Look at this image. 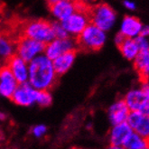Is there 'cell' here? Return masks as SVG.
<instances>
[{"instance_id": "obj_32", "label": "cell", "mask_w": 149, "mask_h": 149, "mask_svg": "<svg viewBox=\"0 0 149 149\" xmlns=\"http://www.w3.org/2000/svg\"><path fill=\"white\" fill-rule=\"evenodd\" d=\"M141 149H149V145H148L147 146H146V147H144V148H141Z\"/></svg>"}, {"instance_id": "obj_8", "label": "cell", "mask_w": 149, "mask_h": 149, "mask_svg": "<svg viewBox=\"0 0 149 149\" xmlns=\"http://www.w3.org/2000/svg\"><path fill=\"white\" fill-rule=\"evenodd\" d=\"M127 122L134 132L149 141V114L130 111Z\"/></svg>"}, {"instance_id": "obj_16", "label": "cell", "mask_w": 149, "mask_h": 149, "mask_svg": "<svg viewBox=\"0 0 149 149\" xmlns=\"http://www.w3.org/2000/svg\"><path fill=\"white\" fill-rule=\"evenodd\" d=\"M116 43L121 54L128 60H134L138 54L139 49L135 39L126 37L119 33L116 37Z\"/></svg>"}, {"instance_id": "obj_7", "label": "cell", "mask_w": 149, "mask_h": 149, "mask_svg": "<svg viewBox=\"0 0 149 149\" xmlns=\"http://www.w3.org/2000/svg\"><path fill=\"white\" fill-rule=\"evenodd\" d=\"M38 91L33 88L29 83H20L13 93L11 100L18 106L29 107L36 102Z\"/></svg>"}, {"instance_id": "obj_31", "label": "cell", "mask_w": 149, "mask_h": 149, "mask_svg": "<svg viewBox=\"0 0 149 149\" xmlns=\"http://www.w3.org/2000/svg\"><path fill=\"white\" fill-rule=\"evenodd\" d=\"M83 1H85V2H89V1H95V0H83Z\"/></svg>"}, {"instance_id": "obj_9", "label": "cell", "mask_w": 149, "mask_h": 149, "mask_svg": "<svg viewBox=\"0 0 149 149\" xmlns=\"http://www.w3.org/2000/svg\"><path fill=\"white\" fill-rule=\"evenodd\" d=\"M6 65L9 68L16 81L24 83L28 81V64L19 55L14 54L6 58Z\"/></svg>"}, {"instance_id": "obj_19", "label": "cell", "mask_w": 149, "mask_h": 149, "mask_svg": "<svg viewBox=\"0 0 149 149\" xmlns=\"http://www.w3.org/2000/svg\"><path fill=\"white\" fill-rule=\"evenodd\" d=\"M143 28L140 20L135 16H125L121 25L120 33L128 38H133L139 36L140 32Z\"/></svg>"}, {"instance_id": "obj_12", "label": "cell", "mask_w": 149, "mask_h": 149, "mask_svg": "<svg viewBox=\"0 0 149 149\" xmlns=\"http://www.w3.org/2000/svg\"><path fill=\"white\" fill-rule=\"evenodd\" d=\"M18 82L6 64L0 67V96L11 99Z\"/></svg>"}, {"instance_id": "obj_18", "label": "cell", "mask_w": 149, "mask_h": 149, "mask_svg": "<svg viewBox=\"0 0 149 149\" xmlns=\"http://www.w3.org/2000/svg\"><path fill=\"white\" fill-rule=\"evenodd\" d=\"M149 50V49H148ZM135 60V69L142 84L148 82L149 78V52L148 51L139 52Z\"/></svg>"}, {"instance_id": "obj_15", "label": "cell", "mask_w": 149, "mask_h": 149, "mask_svg": "<svg viewBox=\"0 0 149 149\" xmlns=\"http://www.w3.org/2000/svg\"><path fill=\"white\" fill-rule=\"evenodd\" d=\"M109 119L112 126L126 122L130 110L124 100H119L113 103L109 109Z\"/></svg>"}, {"instance_id": "obj_13", "label": "cell", "mask_w": 149, "mask_h": 149, "mask_svg": "<svg viewBox=\"0 0 149 149\" xmlns=\"http://www.w3.org/2000/svg\"><path fill=\"white\" fill-rule=\"evenodd\" d=\"M132 132L133 130L127 121L112 126L109 136L110 145L123 146L127 138L132 134Z\"/></svg>"}, {"instance_id": "obj_26", "label": "cell", "mask_w": 149, "mask_h": 149, "mask_svg": "<svg viewBox=\"0 0 149 149\" xmlns=\"http://www.w3.org/2000/svg\"><path fill=\"white\" fill-rule=\"evenodd\" d=\"M142 88L141 89L145 91L146 97H147V113L146 114H149V83L146 82V83H144L142 84Z\"/></svg>"}, {"instance_id": "obj_4", "label": "cell", "mask_w": 149, "mask_h": 149, "mask_svg": "<svg viewBox=\"0 0 149 149\" xmlns=\"http://www.w3.org/2000/svg\"><path fill=\"white\" fill-rule=\"evenodd\" d=\"M91 24L96 25L103 31L111 28L116 20V13L108 4L100 3L94 6H91L89 11Z\"/></svg>"}, {"instance_id": "obj_22", "label": "cell", "mask_w": 149, "mask_h": 149, "mask_svg": "<svg viewBox=\"0 0 149 149\" xmlns=\"http://www.w3.org/2000/svg\"><path fill=\"white\" fill-rule=\"evenodd\" d=\"M52 95L48 91H38L36 103H38L41 107H48L52 104Z\"/></svg>"}, {"instance_id": "obj_27", "label": "cell", "mask_w": 149, "mask_h": 149, "mask_svg": "<svg viewBox=\"0 0 149 149\" xmlns=\"http://www.w3.org/2000/svg\"><path fill=\"white\" fill-rule=\"evenodd\" d=\"M139 36H149V26H146V27H143L141 32H140L139 33Z\"/></svg>"}, {"instance_id": "obj_35", "label": "cell", "mask_w": 149, "mask_h": 149, "mask_svg": "<svg viewBox=\"0 0 149 149\" xmlns=\"http://www.w3.org/2000/svg\"><path fill=\"white\" fill-rule=\"evenodd\" d=\"M148 52H149V50H148Z\"/></svg>"}, {"instance_id": "obj_1", "label": "cell", "mask_w": 149, "mask_h": 149, "mask_svg": "<svg viewBox=\"0 0 149 149\" xmlns=\"http://www.w3.org/2000/svg\"><path fill=\"white\" fill-rule=\"evenodd\" d=\"M52 61L40 54L29 62L28 83L37 91H49L57 80Z\"/></svg>"}, {"instance_id": "obj_34", "label": "cell", "mask_w": 149, "mask_h": 149, "mask_svg": "<svg viewBox=\"0 0 149 149\" xmlns=\"http://www.w3.org/2000/svg\"><path fill=\"white\" fill-rule=\"evenodd\" d=\"M2 8H3V6H0V13H1V11H2Z\"/></svg>"}, {"instance_id": "obj_2", "label": "cell", "mask_w": 149, "mask_h": 149, "mask_svg": "<svg viewBox=\"0 0 149 149\" xmlns=\"http://www.w3.org/2000/svg\"><path fill=\"white\" fill-rule=\"evenodd\" d=\"M16 29L19 37L26 36L45 45L55 38L52 23L46 20L36 19L22 22L16 25Z\"/></svg>"}, {"instance_id": "obj_10", "label": "cell", "mask_w": 149, "mask_h": 149, "mask_svg": "<svg viewBox=\"0 0 149 149\" xmlns=\"http://www.w3.org/2000/svg\"><path fill=\"white\" fill-rule=\"evenodd\" d=\"M75 45V41H72L69 37L62 39L54 38L45 45V54L52 61L68 51L76 49Z\"/></svg>"}, {"instance_id": "obj_20", "label": "cell", "mask_w": 149, "mask_h": 149, "mask_svg": "<svg viewBox=\"0 0 149 149\" xmlns=\"http://www.w3.org/2000/svg\"><path fill=\"white\" fill-rule=\"evenodd\" d=\"M15 38L8 31H0V56L9 57L14 54L15 48Z\"/></svg>"}, {"instance_id": "obj_11", "label": "cell", "mask_w": 149, "mask_h": 149, "mask_svg": "<svg viewBox=\"0 0 149 149\" xmlns=\"http://www.w3.org/2000/svg\"><path fill=\"white\" fill-rule=\"evenodd\" d=\"M124 100L130 111L147 113V97L142 89H135L128 91Z\"/></svg>"}, {"instance_id": "obj_33", "label": "cell", "mask_w": 149, "mask_h": 149, "mask_svg": "<svg viewBox=\"0 0 149 149\" xmlns=\"http://www.w3.org/2000/svg\"><path fill=\"white\" fill-rule=\"evenodd\" d=\"M70 149H81V148H79V147H72V148H70Z\"/></svg>"}, {"instance_id": "obj_24", "label": "cell", "mask_w": 149, "mask_h": 149, "mask_svg": "<svg viewBox=\"0 0 149 149\" xmlns=\"http://www.w3.org/2000/svg\"><path fill=\"white\" fill-rule=\"evenodd\" d=\"M47 133V127L45 125H36L32 128V135L36 137L41 138L43 136H45Z\"/></svg>"}, {"instance_id": "obj_3", "label": "cell", "mask_w": 149, "mask_h": 149, "mask_svg": "<svg viewBox=\"0 0 149 149\" xmlns=\"http://www.w3.org/2000/svg\"><path fill=\"white\" fill-rule=\"evenodd\" d=\"M105 41H106L105 31L92 24H89L86 28L76 36L75 45L80 50L94 52L100 50L104 45Z\"/></svg>"}, {"instance_id": "obj_28", "label": "cell", "mask_w": 149, "mask_h": 149, "mask_svg": "<svg viewBox=\"0 0 149 149\" xmlns=\"http://www.w3.org/2000/svg\"><path fill=\"white\" fill-rule=\"evenodd\" d=\"M124 5H125V6L127 8H128V9H131V10H133V9H135V8H136L135 4L132 3V2H130V1H125Z\"/></svg>"}, {"instance_id": "obj_21", "label": "cell", "mask_w": 149, "mask_h": 149, "mask_svg": "<svg viewBox=\"0 0 149 149\" xmlns=\"http://www.w3.org/2000/svg\"><path fill=\"white\" fill-rule=\"evenodd\" d=\"M149 145V141L146 138L142 137L136 132H132L125 141L123 147L125 149H141Z\"/></svg>"}, {"instance_id": "obj_6", "label": "cell", "mask_w": 149, "mask_h": 149, "mask_svg": "<svg viewBox=\"0 0 149 149\" xmlns=\"http://www.w3.org/2000/svg\"><path fill=\"white\" fill-rule=\"evenodd\" d=\"M61 24L68 33L78 36L86 28V26L91 24V22L88 13L75 11L68 18L61 22Z\"/></svg>"}, {"instance_id": "obj_30", "label": "cell", "mask_w": 149, "mask_h": 149, "mask_svg": "<svg viewBox=\"0 0 149 149\" xmlns=\"http://www.w3.org/2000/svg\"><path fill=\"white\" fill-rule=\"evenodd\" d=\"M6 118V115L5 113H3V112H0V120H5Z\"/></svg>"}, {"instance_id": "obj_14", "label": "cell", "mask_w": 149, "mask_h": 149, "mask_svg": "<svg viewBox=\"0 0 149 149\" xmlns=\"http://www.w3.org/2000/svg\"><path fill=\"white\" fill-rule=\"evenodd\" d=\"M49 6L52 14L60 22L65 20L76 11L73 0H57L56 2L50 4Z\"/></svg>"}, {"instance_id": "obj_5", "label": "cell", "mask_w": 149, "mask_h": 149, "mask_svg": "<svg viewBox=\"0 0 149 149\" xmlns=\"http://www.w3.org/2000/svg\"><path fill=\"white\" fill-rule=\"evenodd\" d=\"M45 43L26 36L19 37L15 42L16 54L27 63L45 52Z\"/></svg>"}, {"instance_id": "obj_29", "label": "cell", "mask_w": 149, "mask_h": 149, "mask_svg": "<svg viewBox=\"0 0 149 149\" xmlns=\"http://www.w3.org/2000/svg\"><path fill=\"white\" fill-rule=\"evenodd\" d=\"M107 149H125L123 146H113L110 145L109 147H107Z\"/></svg>"}, {"instance_id": "obj_23", "label": "cell", "mask_w": 149, "mask_h": 149, "mask_svg": "<svg viewBox=\"0 0 149 149\" xmlns=\"http://www.w3.org/2000/svg\"><path fill=\"white\" fill-rule=\"evenodd\" d=\"M52 30H54V36L55 38H67L69 37V33L65 31V29L63 28V26L62 25L61 23H52Z\"/></svg>"}, {"instance_id": "obj_17", "label": "cell", "mask_w": 149, "mask_h": 149, "mask_svg": "<svg viewBox=\"0 0 149 149\" xmlns=\"http://www.w3.org/2000/svg\"><path fill=\"white\" fill-rule=\"evenodd\" d=\"M76 50L77 49L68 51L55 58L54 60H52V64H54V68L57 75L60 76L64 74L72 66L77 54Z\"/></svg>"}, {"instance_id": "obj_25", "label": "cell", "mask_w": 149, "mask_h": 149, "mask_svg": "<svg viewBox=\"0 0 149 149\" xmlns=\"http://www.w3.org/2000/svg\"><path fill=\"white\" fill-rule=\"evenodd\" d=\"M136 45L138 46L139 52H142V51H148L149 49V43L148 41L145 38V36H139L135 39Z\"/></svg>"}]
</instances>
